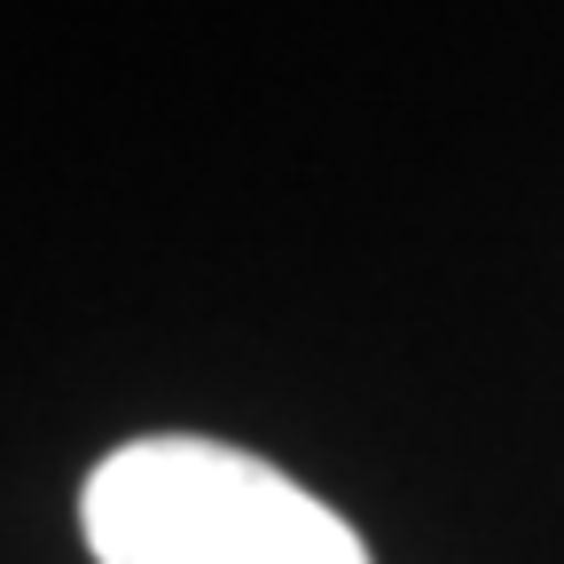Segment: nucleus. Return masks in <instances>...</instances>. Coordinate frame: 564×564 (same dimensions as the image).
<instances>
[{"label": "nucleus", "instance_id": "f257e3e1", "mask_svg": "<svg viewBox=\"0 0 564 564\" xmlns=\"http://www.w3.org/2000/svg\"><path fill=\"white\" fill-rule=\"evenodd\" d=\"M95 564H369L329 502L220 440H133L79 494Z\"/></svg>", "mask_w": 564, "mask_h": 564}]
</instances>
